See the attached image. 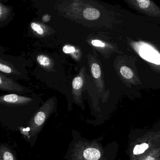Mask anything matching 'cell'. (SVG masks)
<instances>
[{
  "instance_id": "1",
  "label": "cell",
  "mask_w": 160,
  "mask_h": 160,
  "mask_svg": "<svg viewBox=\"0 0 160 160\" xmlns=\"http://www.w3.org/2000/svg\"><path fill=\"white\" fill-rule=\"evenodd\" d=\"M0 122L9 131L17 132L28 121L38 110L33 99L21 96L16 102H6L1 101Z\"/></svg>"
},
{
  "instance_id": "2",
  "label": "cell",
  "mask_w": 160,
  "mask_h": 160,
  "mask_svg": "<svg viewBox=\"0 0 160 160\" xmlns=\"http://www.w3.org/2000/svg\"><path fill=\"white\" fill-rule=\"evenodd\" d=\"M72 140L64 155L65 160H105V152L97 139L89 140L73 129Z\"/></svg>"
},
{
  "instance_id": "3",
  "label": "cell",
  "mask_w": 160,
  "mask_h": 160,
  "mask_svg": "<svg viewBox=\"0 0 160 160\" xmlns=\"http://www.w3.org/2000/svg\"><path fill=\"white\" fill-rule=\"evenodd\" d=\"M56 111V106L53 101H48L38 109L32 118L22 127L19 131L24 139L33 147L37 141L39 134L51 115Z\"/></svg>"
},
{
  "instance_id": "4",
  "label": "cell",
  "mask_w": 160,
  "mask_h": 160,
  "mask_svg": "<svg viewBox=\"0 0 160 160\" xmlns=\"http://www.w3.org/2000/svg\"><path fill=\"white\" fill-rule=\"evenodd\" d=\"M160 148V131L150 132L138 138L130 148L131 160H143Z\"/></svg>"
},
{
  "instance_id": "5",
  "label": "cell",
  "mask_w": 160,
  "mask_h": 160,
  "mask_svg": "<svg viewBox=\"0 0 160 160\" xmlns=\"http://www.w3.org/2000/svg\"><path fill=\"white\" fill-rule=\"evenodd\" d=\"M140 56L144 59L154 64H160V55L150 46L143 45L139 50Z\"/></svg>"
},
{
  "instance_id": "6",
  "label": "cell",
  "mask_w": 160,
  "mask_h": 160,
  "mask_svg": "<svg viewBox=\"0 0 160 160\" xmlns=\"http://www.w3.org/2000/svg\"><path fill=\"white\" fill-rule=\"evenodd\" d=\"M0 160H18L15 150L7 143H1Z\"/></svg>"
},
{
  "instance_id": "7",
  "label": "cell",
  "mask_w": 160,
  "mask_h": 160,
  "mask_svg": "<svg viewBox=\"0 0 160 160\" xmlns=\"http://www.w3.org/2000/svg\"><path fill=\"white\" fill-rule=\"evenodd\" d=\"M83 16L85 18L88 20H95L99 18L100 13L97 9L88 8L84 10Z\"/></svg>"
},
{
  "instance_id": "8",
  "label": "cell",
  "mask_w": 160,
  "mask_h": 160,
  "mask_svg": "<svg viewBox=\"0 0 160 160\" xmlns=\"http://www.w3.org/2000/svg\"><path fill=\"white\" fill-rule=\"evenodd\" d=\"M122 75L126 79H130L133 76V73L131 69L126 67V66H122L120 70Z\"/></svg>"
},
{
  "instance_id": "9",
  "label": "cell",
  "mask_w": 160,
  "mask_h": 160,
  "mask_svg": "<svg viewBox=\"0 0 160 160\" xmlns=\"http://www.w3.org/2000/svg\"><path fill=\"white\" fill-rule=\"evenodd\" d=\"M91 72L92 76L94 78H98L101 76V68L100 66L97 63L92 64L91 67Z\"/></svg>"
},
{
  "instance_id": "10",
  "label": "cell",
  "mask_w": 160,
  "mask_h": 160,
  "mask_svg": "<svg viewBox=\"0 0 160 160\" xmlns=\"http://www.w3.org/2000/svg\"><path fill=\"white\" fill-rule=\"evenodd\" d=\"M83 80L80 77H77L72 81V87L75 90H78L83 85Z\"/></svg>"
},
{
  "instance_id": "11",
  "label": "cell",
  "mask_w": 160,
  "mask_h": 160,
  "mask_svg": "<svg viewBox=\"0 0 160 160\" xmlns=\"http://www.w3.org/2000/svg\"><path fill=\"white\" fill-rule=\"evenodd\" d=\"M37 60V62L42 66H47L50 64V60L49 58L46 56H43V55L38 56Z\"/></svg>"
},
{
  "instance_id": "12",
  "label": "cell",
  "mask_w": 160,
  "mask_h": 160,
  "mask_svg": "<svg viewBox=\"0 0 160 160\" xmlns=\"http://www.w3.org/2000/svg\"><path fill=\"white\" fill-rule=\"evenodd\" d=\"M160 157V148L154 151L143 160H158Z\"/></svg>"
},
{
  "instance_id": "13",
  "label": "cell",
  "mask_w": 160,
  "mask_h": 160,
  "mask_svg": "<svg viewBox=\"0 0 160 160\" xmlns=\"http://www.w3.org/2000/svg\"><path fill=\"white\" fill-rule=\"evenodd\" d=\"M137 2L138 3L139 7L142 9H146L150 5V1L149 0H138Z\"/></svg>"
},
{
  "instance_id": "14",
  "label": "cell",
  "mask_w": 160,
  "mask_h": 160,
  "mask_svg": "<svg viewBox=\"0 0 160 160\" xmlns=\"http://www.w3.org/2000/svg\"><path fill=\"white\" fill-rule=\"evenodd\" d=\"M31 28L34 31L36 32L38 34L42 35L44 31L39 24L35 23L31 24Z\"/></svg>"
},
{
  "instance_id": "15",
  "label": "cell",
  "mask_w": 160,
  "mask_h": 160,
  "mask_svg": "<svg viewBox=\"0 0 160 160\" xmlns=\"http://www.w3.org/2000/svg\"><path fill=\"white\" fill-rule=\"evenodd\" d=\"M63 51L66 54L73 53L75 51V48L74 47L72 46L65 45L63 48Z\"/></svg>"
},
{
  "instance_id": "16",
  "label": "cell",
  "mask_w": 160,
  "mask_h": 160,
  "mask_svg": "<svg viewBox=\"0 0 160 160\" xmlns=\"http://www.w3.org/2000/svg\"><path fill=\"white\" fill-rule=\"evenodd\" d=\"M0 70L1 72L6 73H10L12 72V69L10 67L7 65L2 64V63H0Z\"/></svg>"
},
{
  "instance_id": "17",
  "label": "cell",
  "mask_w": 160,
  "mask_h": 160,
  "mask_svg": "<svg viewBox=\"0 0 160 160\" xmlns=\"http://www.w3.org/2000/svg\"><path fill=\"white\" fill-rule=\"evenodd\" d=\"M92 45L95 47H97L103 48L105 46V44L102 42L99 41V40H92Z\"/></svg>"
},
{
  "instance_id": "18",
  "label": "cell",
  "mask_w": 160,
  "mask_h": 160,
  "mask_svg": "<svg viewBox=\"0 0 160 160\" xmlns=\"http://www.w3.org/2000/svg\"><path fill=\"white\" fill-rule=\"evenodd\" d=\"M158 160H160V158H159V159H158Z\"/></svg>"
}]
</instances>
